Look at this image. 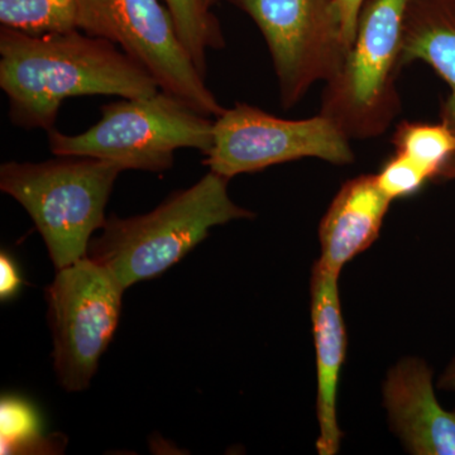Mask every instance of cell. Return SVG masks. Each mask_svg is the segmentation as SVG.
I'll return each instance as SVG.
<instances>
[{"label":"cell","instance_id":"19","mask_svg":"<svg viewBox=\"0 0 455 455\" xmlns=\"http://www.w3.org/2000/svg\"><path fill=\"white\" fill-rule=\"evenodd\" d=\"M341 35L347 46L352 47L357 33L359 14L367 0H333Z\"/></svg>","mask_w":455,"mask_h":455},{"label":"cell","instance_id":"15","mask_svg":"<svg viewBox=\"0 0 455 455\" xmlns=\"http://www.w3.org/2000/svg\"><path fill=\"white\" fill-rule=\"evenodd\" d=\"M391 142L395 152L411 158L429 173L431 180H438L455 156V132L443 122H401Z\"/></svg>","mask_w":455,"mask_h":455},{"label":"cell","instance_id":"12","mask_svg":"<svg viewBox=\"0 0 455 455\" xmlns=\"http://www.w3.org/2000/svg\"><path fill=\"white\" fill-rule=\"evenodd\" d=\"M391 203L377 184L376 175L348 180L320 221L322 254L317 262L339 275L349 260L379 238Z\"/></svg>","mask_w":455,"mask_h":455},{"label":"cell","instance_id":"23","mask_svg":"<svg viewBox=\"0 0 455 455\" xmlns=\"http://www.w3.org/2000/svg\"><path fill=\"white\" fill-rule=\"evenodd\" d=\"M205 2V4L208 5V7H211V5L214 4V3H217L218 0H204Z\"/></svg>","mask_w":455,"mask_h":455},{"label":"cell","instance_id":"10","mask_svg":"<svg viewBox=\"0 0 455 455\" xmlns=\"http://www.w3.org/2000/svg\"><path fill=\"white\" fill-rule=\"evenodd\" d=\"M392 431L415 455H455V410L440 405L433 372L419 358L401 359L383 385Z\"/></svg>","mask_w":455,"mask_h":455},{"label":"cell","instance_id":"21","mask_svg":"<svg viewBox=\"0 0 455 455\" xmlns=\"http://www.w3.org/2000/svg\"><path fill=\"white\" fill-rule=\"evenodd\" d=\"M439 388L444 391L455 392V358L445 368L444 373L439 379Z\"/></svg>","mask_w":455,"mask_h":455},{"label":"cell","instance_id":"3","mask_svg":"<svg viewBox=\"0 0 455 455\" xmlns=\"http://www.w3.org/2000/svg\"><path fill=\"white\" fill-rule=\"evenodd\" d=\"M121 172L118 164L73 156L37 164L11 161L0 166V190L28 212L53 266L61 269L88 256Z\"/></svg>","mask_w":455,"mask_h":455},{"label":"cell","instance_id":"14","mask_svg":"<svg viewBox=\"0 0 455 455\" xmlns=\"http://www.w3.org/2000/svg\"><path fill=\"white\" fill-rule=\"evenodd\" d=\"M0 23L41 37L79 29V11L76 0H0Z\"/></svg>","mask_w":455,"mask_h":455},{"label":"cell","instance_id":"1","mask_svg":"<svg viewBox=\"0 0 455 455\" xmlns=\"http://www.w3.org/2000/svg\"><path fill=\"white\" fill-rule=\"evenodd\" d=\"M0 88L8 116L25 130H55L66 99L145 98L160 90L152 75L113 42L80 29L25 35L0 29Z\"/></svg>","mask_w":455,"mask_h":455},{"label":"cell","instance_id":"22","mask_svg":"<svg viewBox=\"0 0 455 455\" xmlns=\"http://www.w3.org/2000/svg\"><path fill=\"white\" fill-rule=\"evenodd\" d=\"M442 180H455V156L448 161L444 169L440 172L438 181H442Z\"/></svg>","mask_w":455,"mask_h":455},{"label":"cell","instance_id":"11","mask_svg":"<svg viewBox=\"0 0 455 455\" xmlns=\"http://www.w3.org/2000/svg\"><path fill=\"white\" fill-rule=\"evenodd\" d=\"M339 275L315 263L311 274V322L316 352V412L320 455L339 451L343 434L338 424L337 392L347 352V333L338 289Z\"/></svg>","mask_w":455,"mask_h":455},{"label":"cell","instance_id":"17","mask_svg":"<svg viewBox=\"0 0 455 455\" xmlns=\"http://www.w3.org/2000/svg\"><path fill=\"white\" fill-rule=\"evenodd\" d=\"M2 454H50L61 449L55 436L42 434L37 412L27 401L4 397L0 405Z\"/></svg>","mask_w":455,"mask_h":455},{"label":"cell","instance_id":"16","mask_svg":"<svg viewBox=\"0 0 455 455\" xmlns=\"http://www.w3.org/2000/svg\"><path fill=\"white\" fill-rule=\"evenodd\" d=\"M176 29L203 76L208 74V52L226 47V38L204 0H164Z\"/></svg>","mask_w":455,"mask_h":455},{"label":"cell","instance_id":"6","mask_svg":"<svg viewBox=\"0 0 455 455\" xmlns=\"http://www.w3.org/2000/svg\"><path fill=\"white\" fill-rule=\"evenodd\" d=\"M79 29L124 51L152 75L161 90L208 116L226 110L180 38L160 0H76Z\"/></svg>","mask_w":455,"mask_h":455},{"label":"cell","instance_id":"2","mask_svg":"<svg viewBox=\"0 0 455 455\" xmlns=\"http://www.w3.org/2000/svg\"><path fill=\"white\" fill-rule=\"evenodd\" d=\"M228 182L209 171L147 214L112 215L90 242L89 259L110 269L125 289L160 276L202 243L212 228L254 217L230 199Z\"/></svg>","mask_w":455,"mask_h":455},{"label":"cell","instance_id":"9","mask_svg":"<svg viewBox=\"0 0 455 455\" xmlns=\"http://www.w3.org/2000/svg\"><path fill=\"white\" fill-rule=\"evenodd\" d=\"M265 37L281 106L291 109L317 82L339 70L349 47L333 0H235Z\"/></svg>","mask_w":455,"mask_h":455},{"label":"cell","instance_id":"4","mask_svg":"<svg viewBox=\"0 0 455 455\" xmlns=\"http://www.w3.org/2000/svg\"><path fill=\"white\" fill-rule=\"evenodd\" d=\"M100 110V119L83 133L47 132L51 152L108 161L123 171L163 172L173 166L178 149H196L204 156L211 151L212 116L164 90L145 98H122Z\"/></svg>","mask_w":455,"mask_h":455},{"label":"cell","instance_id":"20","mask_svg":"<svg viewBox=\"0 0 455 455\" xmlns=\"http://www.w3.org/2000/svg\"><path fill=\"white\" fill-rule=\"evenodd\" d=\"M22 283L20 271H18L16 262L9 257L8 253L2 252L0 256V298L2 300L16 296Z\"/></svg>","mask_w":455,"mask_h":455},{"label":"cell","instance_id":"8","mask_svg":"<svg viewBox=\"0 0 455 455\" xmlns=\"http://www.w3.org/2000/svg\"><path fill=\"white\" fill-rule=\"evenodd\" d=\"M307 157L337 166L355 163L348 137L322 114L292 121L235 103L215 119L214 140L203 164L230 180Z\"/></svg>","mask_w":455,"mask_h":455},{"label":"cell","instance_id":"7","mask_svg":"<svg viewBox=\"0 0 455 455\" xmlns=\"http://www.w3.org/2000/svg\"><path fill=\"white\" fill-rule=\"evenodd\" d=\"M125 290L110 269L88 256L57 269L46 292L53 362L66 391L89 387L118 326Z\"/></svg>","mask_w":455,"mask_h":455},{"label":"cell","instance_id":"13","mask_svg":"<svg viewBox=\"0 0 455 455\" xmlns=\"http://www.w3.org/2000/svg\"><path fill=\"white\" fill-rule=\"evenodd\" d=\"M423 61L449 86L440 122L455 132V0H409L401 65Z\"/></svg>","mask_w":455,"mask_h":455},{"label":"cell","instance_id":"5","mask_svg":"<svg viewBox=\"0 0 455 455\" xmlns=\"http://www.w3.org/2000/svg\"><path fill=\"white\" fill-rule=\"evenodd\" d=\"M409 0H367L355 42L325 83L322 116L350 140L382 136L401 110L396 80Z\"/></svg>","mask_w":455,"mask_h":455},{"label":"cell","instance_id":"18","mask_svg":"<svg viewBox=\"0 0 455 455\" xmlns=\"http://www.w3.org/2000/svg\"><path fill=\"white\" fill-rule=\"evenodd\" d=\"M377 184L388 199H405L418 194L431 180L429 173L405 155L388 158L376 175Z\"/></svg>","mask_w":455,"mask_h":455}]
</instances>
